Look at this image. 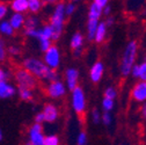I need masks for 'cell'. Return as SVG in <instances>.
<instances>
[{"label": "cell", "mask_w": 146, "mask_h": 145, "mask_svg": "<svg viewBox=\"0 0 146 145\" xmlns=\"http://www.w3.org/2000/svg\"><path fill=\"white\" fill-rule=\"evenodd\" d=\"M140 113H141V116L144 117V120H146V102L143 103V106L140 108Z\"/></svg>", "instance_id": "7bdbcfd3"}, {"label": "cell", "mask_w": 146, "mask_h": 145, "mask_svg": "<svg viewBox=\"0 0 146 145\" xmlns=\"http://www.w3.org/2000/svg\"><path fill=\"white\" fill-rule=\"evenodd\" d=\"M93 3H94V4H96L98 6H100L101 8H104V7L108 5L109 0H93Z\"/></svg>", "instance_id": "f35d334b"}, {"label": "cell", "mask_w": 146, "mask_h": 145, "mask_svg": "<svg viewBox=\"0 0 146 145\" xmlns=\"http://www.w3.org/2000/svg\"><path fill=\"white\" fill-rule=\"evenodd\" d=\"M65 4L64 3H57L56 6L53 8V12L51 14L50 17V26L53 30V35H52V40L57 41L60 35L63 33L64 29V25H65Z\"/></svg>", "instance_id": "7a4b0ae2"}, {"label": "cell", "mask_w": 146, "mask_h": 145, "mask_svg": "<svg viewBox=\"0 0 146 145\" xmlns=\"http://www.w3.org/2000/svg\"><path fill=\"white\" fill-rule=\"evenodd\" d=\"M44 122V117H43V114H42V112L41 113H37L35 115V123H40V124H42Z\"/></svg>", "instance_id": "ab89813d"}, {"label": "cell", "mask_w": 146, "mask_h": 145, "mask_svg": "<svg viewBox=\"0 0 146 145\" xmlns=\"http://www.w3.org/2000/svg\"><path fill=\"white\" fill-rule=\"evenodd\" d=\"M138 79H140V81H145L146 82V62H143L141 64H139Z\"/></svg>", "instance_id": "f546056e"}, {"label": "cell", "mask_w": 146, "mask_h": 145, "mask_svg": "<svg viewBox=\"0 0 146 145\" xmlns=\"http://www.w3.org/2000/svg\"><path fill=\"white\" fill-rule=\"evenodd\" d=\"M130 74L133 77V78H138V76H139V65H133L132 66V69H131V72H130Z\"/></svg>", "instance_id": "74e56055"}, {"label": "cell", "mask_w": 146, "mask_h": 145, "mask_svg": "<svg viewBox=\"0 0 146 145\" xmlns=\"http://www.w3.org/2000/svg\"><path fill=\"white\" fill-rule=\"evenodd\" d=\"M100 20L96 19H88L87 21V40L88 41H94V36H95V31L98 29Z\"/></svg>", "instance_id": "e0dca14e"}, {"label": "cell", "mask_w": 146, "mask_h": 145, "mask_svg": "<svg viewBox=\"0 0 146 145\" xmlns=\"http://www.w3.org/2000/svg\"><path fill=\"white\" fill-rule=\"evenodd\" d=\"M38 25H40V21L36 16H29L25 20L26 29H36V28H38Z\"/></svg>", "instance_id": "603a6c76"}, {"label": "cell", "mask_w": 146, "mask_h": 145, "mask_svg": "<svg viewBox=\"0 0 146 145\" xmlns=\"http://www.w3.org/2000/svg\"><path fill=\"white\" fill-rule=\"evenodd\" d=\"M101 122L104 125H110L113 123V115L109 112H103L101 114Z\"/></svg>", "instance_id": "83f0119b"}, {"label": "cell", "mask_w": 146, "mask_h": 145, "mask_svg": "<svg viewBox=\"0 0 146 145\" xmlns=\"http://www.w3.org/2000/svg\"><path fill=\"white\" fill-rule=\"evenodd\" d=\"M88 144V137L85 131H80L77 137V145H87Z\"/></svg>", "instance_id": "f1b7e54d"}, {"label": "cell", "mask_w": 146, "mask_h": 145, "mask_svg": "<svg viewBox=\"0 0 146 145\" xmlns=\"http://www.w3.org/2000/svg\"><path fill=\"white\" fill-rule=\"evenodd\" d=\"M25 20H26V17L23 14H19V13H13L9 17V25L12 26V28L14 30H19L21 29L23 26H25Z\"/></svg>", "instance_id": "9a60e30c"}, {"label": "cell", "mask_w": 146, "mask_h": 145, "mask_svg": "<svg viewBox=\"0 0 146 145\" xmlns=\"http://www.w3.org/2000/svg\"><path fill=\"white\" fill-rule=\"evenodd\" d=\"M28 142L31 145H43L44 144V134H43V125L40 123H33L28 131Z\"/></svg>", "instance_id": "ba28073f"}, {"label": "cell", "mask_w": 146, "mask_h": 145, "mask_svg": "<svg viewBox=\"0 0 146 145\" xmlns=\"http://www.w3.org/2000/svg\"><path fill=\"white\" fill-rule=\"evenodd\" d=\"M70 45H71L72 50L82 49V45H84V35H82L81 33H79V31L74 33V34L72 35Z\"/></svg>", "instance_id": "d6986e66"}, {"label": "cell", "mask_w": 146, "mask_h": 145, "mask_svg": "<svg viewBox=\"0 0 146 145\" xmlns=\"http://www.w3.org/2000/svg\"><path fill=\"white\" fill-rule=\"evenodd\" d=\"M79 82V71L74 67H68L65 71V86L66 89L73 90Z\"/></svg>", "instance_id": "30bf717a"}, {"label": "cell", "mask_w": 146, "mask_h": 145, "mask_svg": "<svg viewBox=\"0 0 146 145\" xmlns=\"http://www.w3.org/2000/svg\"><path fill=\"white\" fill-rule=\"evenodd\" d=\"M59 144H60V142H59V137L58 136L49 135V136H45L43 145H59Z\"/></svg>", "instance_id": "4316f807"}, {"label": "cell", "mask_w": 146, "mask_h": 145, "mask_svg": "<svg viewBox=\"0 0 146 145\" xmlns=\"http://www.w3.org/2000/svg\"><path fill=\"white\" fill-rule=\"evenodd\" d=\"M110 12H111V7L109 6V5H107L104 8H102V14H104V15H107V16H109Z\"/></svg>", "instance_id": "b9f144b4"}, {"label": "cell", "mask_w": 146, "mask_h": 145, "mask_svg": "<svg viewBox=\"0 0 146 145\" xmlns=\"http://www.w3.org/2000/svg\"><path fill=\"white\" fill-rule=\"evenodd\" d=\"M44 64L51 69V70H56L60 65V51L58 47L56 45H51L45 52H44Z\"/></svg>", "instance_id": "52a82bcc"}, {"label": "cell", "mask_w": 146, "mask_h": 145, "mask_svg": "<svg viewBox=\"0 0 146 145\" xmlns=\"http://www.w3.org/2000/svg\"><path fill=\"white\" fill-rule=\"evenodd\" d=\"M3 138H4V134H3V130L0 129V142L3 140Z\"/></svg>", "instance_id": "bcb514c9"}, {"label": "cell", "mask_w": 146, "mask_h": 145, "mask_svg": "<svg viewBox=\"0 0 146 145\" xmlns=\"http://www.w3.org/2000/svg\"><path fill=\"white\" fill-rule=\"evenodd\" d=\"M114 107H115V101H114V100L103 98V100H102V109H103L104 112L111 113V110L114 109Z\"/></svg>", "instance_id": "484cf974"}, {"label": "cell", "mask_w": 146, "mask_h": 145, "mask_svg": "<svg viewBox=\"0 0 146 145\" xmlns=\"http://www.w3.org/2000/svg\"><path fill=\"white\" fill-rule=\"evenodd\" d=\"M11 9L14 13L23 14L28 11V0H12Z\"/></svg>", "instance_id": "2e32d148"}, {"label": "cell", "mask_w": 146, "mask_h": 145, "mask_svg": "<svg viewBox=\"0 0 146 145\" xmlns=\"http://www.w3.org/2000/svg\"><path fill=\"white\" fill-rule=\"evenodd\" d=\"M76 11V5L73 3H67L65 4V8H64V12H65V16H71Z\"/></svg>", "instance_id": "1f68e13d"}, {"label": "cell", "mask_w": 146, "mask_h": 145, "mask_svg": "<svg viewBox=\"0 0 146 145\" xmlns=\"http://www.w3.org/2000/svg\"><path fill=\"white\" fill-rule=\"evenodd\" d=\"M17 94H19L20 99L23 101H30L33 100V90L30 89H26V88H17Z\"/></svg>", "instance_id": "cb8c5ba5"}, {"label": "cell", "mask_w": 146, "mask_h": 145, "mask_svg": "<svg viewBox=\"0 0 146 145\" xmlns=\"http://www.w3.org/2000/svg\"><path fill=\"white\" fill-rule=\"evenodd\" d=\"M103 73H104V65L102 62H95L92 67L89 70V78L93 82H99L102 77H103Z\"/></svg>", "instance_id": "4fadbf2b"}, {"label": "cell", "mask_w": 146, "mask_h": 145, "mask_svg": "<svg viewBox=\"0 0 146 145\" xmlns=\"http://www.w3.org/2000/svg\"><path fill=\"white\" fill-rule=\"evenodd\" d=\"M103 95H104L106 99H110V100H114L115 101V99L117 96V89L114 86H109V87H107L104 89Z\"/></svg>", "instance_id": "d4e9b609"}, {"label": "cell", "mask_w": 146, "mask_h": 145, "mask_svg": "<svg viewBox=\"0 0 146 145\" xmlns=\"http://www.w3.org/2000/svg\"><path fill=\"white\" fill-rule=\"evenodd\" d=\"M14 29L9 25L7 20H1L0 21V34H3L5 36H13L14 35Z\"/></svg>", "instance_id": "44dd1931"}, {"label": "cell", "mask_w": 146, "mask_h": 145, "mask_svg": "<svg viewBox=\"0 0 146 145\" xmlns=\"http://www.w3.org/2000/svg\"><path fill=\"white\" fill-rule=\"evenodd\" d=\"M92 121L94 124H99L101 122V113L96 109V108L93 109V112H92Z\"/></svg>", "instance_id": "e575fe53"}, {"label": "cell", "mask_w": 146, "mask_h": 145, "mask_svg": "<svg viewBox=\"0 0 146 145\" xmlns=\"http://www.w3.org/2000/svg\"><path fill=\"white\" fill-rule=\"evenodd\" d=\"M131 96L136 102H146V82L145 81H138L132 90H131Z\"/></svg>", "instance_id": "7c38bea8"}, {"label": "cell", "mask_w": 146, "mask_h": 145, "mask_svg": "<svg viewBox=\"0 0 146 145\" xmlns=\"http://www.w3.org/2000/svg\"><path fill=\"white\" fill-rule=\"evenodd\" d=\"M77 1H79V0H71V3H77Z\"/></svg>", "instance_id": "7dc6e473"}, {"label": "cell", "mask_w": 146, "mask_h": 145, "mask_svg": "<svg viewBox=\"0 0 146 145\" xmlns=\"http://www.w3.org/2000/svg\"><path fill=\"white\" fill-rule=\"evenodd\" d=\"M7 12H8V7L5 3H1L0 1V21L3 19H5L6 15H7Z\"/></svg>", "instance_id": "836d02e7"}, {"label": "cell", "mask_w": 146, "mask_h": 145, "mask_svg": "<svg viewBox=\"0 0 146 145\" xmlns=\"http://www.w3.org/2000/svg\"><path fill=\"white\" fill-rule=\"evenodd\" d=\"M22 67L25 70H27L28 72L37 79H45L48 72H49V67L44 64L43 61L38 59V58H34V57H29L23 59L22 62Z\"/></svg>", "instance_id": "3957f363"}, {"label": "cell", "mask_w": 146, "mask_h": 145, "mask_svg": "<svg viewBox=\"0 0 146 145\" xmlns=\"http://www.w3.org/2000/svg\"><path fill=\"white\" fill-rule=\"evenodd\" d=\"M137 52H138V44L136 41H130L126 44L123 55H122V59H121V66H119V71L123 77H127L130 74L131 69L135 65L136 62V57H137Z\"/></svg>", "instance_id": "6da1fadb"}, {"label": "cell", "mask_w": 146, "mask_h": 145, "mask_svg": "<svg viewBox=\"0 0 146 145\" xmlns=\"http://www.w3.org/2000/svg\"><path fill=\"white\" fill-rule=\"evenodd\" d=\"M14 79L17 84V88H26L33 90L37 86V78H35L30 72L23 67L17 69L14 73Z\"/></svg>", "instance_id": "277c9868"}, {"label": "cell", "mask_w": 146, "mask_h": 145, "mask_svg": "<svg viewBox=\"0 0 146 145\" xmlns=\"http://www.w3.org/2000/svg\"><path fill=\"white\" fill-rule=\"evenodd\" d=\"M6 56H7L6 45H5L4 40L0 37V62H4V61L6 59Z\"/></svg>", "instance_id": "4dcf8cb0"}, {"label": "cell", "mask_w": 146, "mask_h": 145, "mask_svg": "<svg viewBox=\"0 0 146 145\" xmlns=\"http://www.w3.org/2000/svg\"><path fill=\"white\" fill-rule=\"evenodd\" d=\"M144 62H146V55H145V58H144Z\"/></svg>", "instance_id": "681fc988"}, {"label": "cell", "mask_w": 146, "mask_h": 145, "mask_svg": "<svg viewBox=\"0 0 146 145\" xmlns=\"http://www.w3.org/2000/svg\"><path fill=\"white\" fill-rule=\"evenodd\" d=\"M66 94V86L59 79L49 82L46 86V95L51 99H60Z\"/></svg>", "instance_id": "9c48e42d"}, {"label": "cell", "mask_w": 146, "mask_h": 145, "mask_svg": "<svg viewBox=\"0 0 146 145\" xmlns=\"http://www.w3.org/2000/svg\"><path fill=\"white\" fill-rule=\"evenodd\" d=\"M43 6L42 0H28V11L31 13H37Z\"/></svg>", "instance_id": "7402d4cb"}, {"label": "cell", "mask_w": 146, "mask_h": 145, "mask_svg": "<svg viewBox=\"0 0 146 145\" xmlns=\"http://www.w3.org/2000/svg\"><path fill=\"white\" fill-rule=\"evenodd\" d=\"M26 145H31V144H30L29 142H27V143H26Z\"/></svg>", "instance_id": "c3c4849f"}, {"label": "cell", "mask_w": 146, "mask_h": 145, "mask_svg": "<svg viewBox=\"0 0 146 145\" xmlns=\"http://www.w3.org/2000/svg\"><path fill=\"white\" fill-rule=\"evenodd\" d=\"M81 52H82V49H77V50H73V53H74V56L76 57H79L81 55Z\"/></svg>", "instance_id": "f6af8a7d"}, {"label": "cell", "mask_w": 146, "mask_h": 145, "mask_svg": "<svg viewBox=\"0 0 146 145\" xmlns=\"http://www.w3.org/2000/svg\"><path fill=\"white\" fill-rule=\"evenodd\" d=\"M23 34L28 37L36 39L38 42L43 40H52V35L53 30L50 25H44L41 28H36V29H25Z\"/></svg>", "instance_id": "8992f818"}, {"label": "cell", "mask_w": 146, "mask_h": 145, "mask_svg": "<svg viewBox=\"0 0 146 145\" xmlns=\"http://www.w3.org/2000/svg\"><path fill=\"white\" fill-rule=\"evenodd\" d=\"M51 45H52L51 40H43V41H40V50H41L42 52H45Z\"/></svg>", "instance_id": "d6a6232c"}, {"label": "cell", "mask_w": 146, "mask_h": 145, "mask_svg": "<svg viewBox=\"0 0 146 145\" xmlns=\"http://www.w3.org/2000/svg\"><path fill=\"white\" fill-rule=\"evenodd\" d=\"M107 29H108V27L106 26L104 21H100L98 29L95 31V36H94V41L96 43H102L104 41L106 35H107Z\"/></svg>", "instance_id": "ac0fdd59"}, {"label": "cell", "mask_w": 146, "mask_h": 145, "mask_svg": "<svg viewBox=\"0 0 146 145\" xmlns=\"http://www.w3.org/2000/svg\"><path fill=\"white\" fill-rule=\"evenodd\" d=\"M42 3H43V4H49V5H51V4H57L58 0H42Z\"/></svg>", "instance_id": "ee69618b"}, {"label": "cell", "mask_w": 146, "mask_h": 145, "mask_svg": "<svg viewBox=\"0 0 146 145\" xmlns=\"http://www.w3.org/2000/svg\"><path fill=\"white\" fill-rule=\"evenodd\" d=\"M102 16V8L98 6L96 4L92 3L88 8V19H96L100 20V17Z\"/></svg>", "instance_id": "ffe728a7"}, {"label": "cell", "mask_w": 146, "mask_h": 145, "mask_svg": "<svg viewBox=\"0 0 146 145\" xmlns=\"http://www.w3.org/2000/svg\"><path fill=\"white\" fill-rule=\"evenodd\" d=\"M8 78H9V72L8 71H5L4 69L0 67V82L7 81Z\"/></svg>", "instance_id": "d590c367"}, {"label": "cell", "mask_w": 146, "mask_h": 145, "mask_svg": "<svg viewBox=\"0 0 146 145\" xmlns=\"http://www.w3.org/2000/svg\"><path fill=\"white\" fill-rule=\"evenodd\" d=\"M7 51H8V53H11L13 56H17L20 53V48L16 47V45H11V47H8Z\"/></svg>", "instance_id": "8d00e7d4"}, {"label": "cell", "mask_w": 146, "mask_h": 145, "mask_svg": "<svg viewBox=\"0 0 146 145\" xmlns=\"http://www.w3.org/2000/svg\"><path fill=\"white\" fill-rule=\"evenodd\" d=\"M71 104L72 109L77 115H82L86 112L87 101L84 89L80 86H77L73 90H71Z\"/></svg>", "instance_id": "5b68a950"}, {"label": "cell", "mask_w": 146, "mask_h": 145, "mask_svg": "<svg viewBox=\"0 0 146 145\" xmlns=\"http://www.w3.org/2000/svg\"><path fill=\"white\" fill-rule=\"evenodd\" d=\"M16 94V88L8 81L0 82V99H9Z\"/></svg>", "instance_id": "5bb4252c"}, {"label": "cell", "mask_w": 146, "mask_h": 145, "mask_svg": "<svg viewBox=\"0 0 146 145\" xmlns=\"http://www.w3.org/2000/svg\"><path fill=\"white\" fill-rule=\"evenodd\" d=\"M42 114H43V117H44V122H48V123L56 122L58 120V117H59L58 108L54 104H52V103H46L43 107Z\"/></svg>", "instance_id": "8fae6325"}, {"label": "cell", "mask_w": 146, "mask_h": 145, "mask_svg": "<svg viewBox=\"0 0 146 145\" xmlns=\"http://www.w3.org/2000/svg\"><path fill=\"white\" fill-rule=\"evenodd\" d=\"M114 22H115V17H113V16H108L107 20L104 21V23H106L107 27H111L114 25Z\"/></svg>", "instance_id": "60d3db41"}]
</instances>
